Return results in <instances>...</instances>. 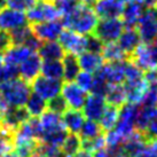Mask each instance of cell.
Here are the masks:
<instances>
[{
  "instance_id": "484cf974",
  "label": "cell",
  "mask_w": 157,
  "mask_h": 157,
  "mask_svg": "<svg viewBox=\"0 0 157 157\" xmlns=\"http://www.w3.org/2000/svg\"><path fill=\"white\" fill-rule=\"evenodd\" d=\"M39 123L43 130V134L64 128L62 124L61 115L49 111V110H46L41 116H39Z\"/></svg>"
},
{
  "instance_id": "f907efd6",
  "label": "cell",
  "mask_w": 157,
  "mask_h": 157,
  "mask_svg": "<svg viewBox=\"0 0 157 157\" xmlns=\"http://www.w3.org/2000/svg\"><path fill=\"white\" fill-rule=\"evenodd\" d=\"M53 157H70V156H68V155H67L66 153H63L62 150H60L59 153L55 154V155H54V156H53Z\"/></svg>"
},
{
  "instance_id": "ba28073f",
  "label": "cell",
  "mask_w": 157,
  "mask_h": 157,
  "mask_svg": "<svg viewBox=\"0 0 157 157\" xmlns=\"http://www.w3.org/2000/svg\"><path fill=\"white\" fill-rule=\"evenodd\" d=\"M31 30L36 38H38L40 41H56L62 31L64 30V25L61 20H56L32 24Z\"/></svg>"
},
{
  "instance_id": "11a10c76",
  "label": "cell",
  "mask_w": 157,
  "mask_h": 157,
  "mask_svg": "<svg viewBox=\"0 0 157 157\" xmlns=\"http://www.w3.org/2000/svg\"><path fill=\"white\" fill-rule=\"evenodd\" d=\"M6 7V0H0V10Z\"/></svg>"
},
{
  "instance_id": "74e56055",
  "label": "cell",
  "mask_w": 157,
  "mask_h": 157,
  "mask_svg": "<svg viewBox=\"0 0 157 157\" xmlns=\"http://www.w3.org/2000/svg\"><path fill=\"white\" fill-rule=\"evenodd\" d=\"M75 80H76L75 83L77 84L79 87L87 93V92H91L92 86H93L94 74H90V72H86V71H82V70H80Z\"/></svg>"
},
{
  "instance_id": "e575fe53",
  "label": "cell",
  "mask_w": 157,
  "mask_h": 157,
  "mask_svg": "<svg viewBox=\"0 0 157 157\" xmlns=\"http://www.w3.org/2000/svg\"><path fill=\"white\" fill-rule=\"evenodd\" d=\"M8 33L9 37H10L12 45H16V46H20V45L24 46L25 43L28 41V39L33 35L30 25H26L23 26V28H20V29H16V30H13L8 32Z\"/></svg>"
},
{
  "instance_id": "8d00e7d4",
  "label": "cell",
  "mask_w": 157,
  "mask_h": 157,
  "mask_svg": "<svg viewBox=\"0 0 157 157\" xmlns=\"http://www.w3.org/2000/svg\"><path fill=\"white\" fill-rule=\"evenodd\" d=\"M82 148L91 154H94V153H96V151L101 150V149L105 148V134L99 135V136H96L94 139L84 140V141H82Z\"/></svg>"
},
{
  "instance_id": "cb8c5ba5",
  "label": "cell",
  "mask_w": 157,
  "mask_h": 157,
  "mask_svg": "<svg viewBox=\"0 0 157 157\" xmlns=\"http://www.w3.org/2000/svg\"><path fill=\"white\" fill-rule=\"evenodd\" d=\"M107 105L121 108L126 103V91L123 84H113L109 85L105 95Z\"/></svg>"
},
{
  "instance_id": "7c38bea8",
  "label": "cell",
  "mask_w": 157,
  "mask_h": 157,
  "mask_svg": "<svg viewBox=\"0 0 157 157\" xmlns=\"http://www.w3.org/2000/svg\"><path fill=\"white\" fill-rule=\"evenodd\" d=\"M29 118H30V115L28 113L24 107H8V109L2 115L0 122L2 127L12 132H15L16 128L24 124Z\"/></svg>"
},
{
  "instance_id": "db71d44e",
  "label": "cell",
  "mask_w": 157,
  "mask_h": 157,
  "mask_svg": "<svg viewBox=\"0 0 157 157\" xmlns=\"http://www.w3.org/2000/svg\"><path fill=\"white\" fill-rule=\"evenodd\" d=\"M113 157H131V156H128V155H126V154H124V153H119V154H116V155Z\"/></svg>"
},
{
  "instance_id": "9a60e30c",
  "label": "cell",
  "mask_w": 157,
  "mask_h": 157,
  "mask_svg": "<svg viewBox=\"0 0 157 157\" xmlns=\"http://www.w3.org/2000/svg\"><path fill=\"white\" fill-rule=\"evenodd\" d=\"M43 60L40 59L37 52H33L30 56L18 66V76L24 82L30 84L35 78L40 75Z\"/></svg>"
},
{
  "instance_id": "1f68e13d",
  "label": "cell",
  "mask_w": 157,
  "mask_h": 157,
  "mask_svg": "<svg viewBox=\"0 0 157 157\" xmlns=\"http://www.w3.org/2000/svg\"><path fill=\"white\" fill-rule=\"evenodd\" d=\"M101 134H103V131H102L101 126L99 125V123L94 122V121H90V119L84 122L83 126H82V128H80V131L78 133L82 141L94 139V138H96V136H99Z\"/></svg>"
},
{
  "instance_id": "4fadbf2b",
  "label": "cell",
  "mask_w": 157,
  "mask_h": 157,
  "mask_svg": "<svg viewBox=\"0 0 157 157\" xmlns=\"http://www.w3.org/2000/svg\"><path fill=\"white\" fill-rule=\"evenodd\" d=\"M125 61L121 62H108L101 67L100 69L95 72L100 77L105 79L109 85L113 84H123L125 79L124 69H125Z\"/></svg>"
},
{
  "instance_id": "7dc6e473",
  "label": "cell",
  "mask_w": 157,
  "mask_h": 157,
  "mask_svg": "<svg viewBox=\"0 0 157 157\" xmlns=\"http://www.w3.org/2000/svg\"><path fill=\"white\" fill-rule=\"evenodd\" d=\"M71 157H93V154L88 153V151H86V150L82 149V150L77 151L76 154H74Z\"/></svg>"
},
{
  "instance_id": "d6986e66",
  "label": "cell",
  "mask_w": 157,
  "mask_h": 157,
  "mask_svg": "<svg viewBox=\"0 0 157 157\" xmlns=\"http://www.w3.org/2000/svg\"><path fill=\"white\" fill-rule=\"evenodd\" d=\"M144 12V8L140 1H130V2L124 4L123 13L121 16L124 26L125 28H135Z\"/></svg>"
},
{
  "instance_id": "8fae6325",
  "label": "cell",
  "mask_w": 157,
  "mask_h": 157,
  "mask_svg": "<svg viewBox=\"0 0 157 157\" xmlns=\"http://www.w3.org/2000/svg\"><path fill=\"white\" fill-rule=\"evenodd\" d=\"M26 14L5 7L0 10V29L7 32L28 25Z\"/></svg>"
},
{
  "instance_id": "c3c4849f",
  "label": "cell",
  "mask_w": 157,
  "mask_h": 157,
  "mask_svg": "<svg viewBox=\"0 0 157 157\" xmlns=\"http://www.w3.org/2000/svg\"><path fill=\"white\" fill-rule=\"evenodd\" d=\"M93 157H113V156L105 150V148H103V149H101V150H99V151H96V153L93 154Z\"/></svg>"
},
{
  "instance_id": "816d5d0a",
  "label": "cell",
  "mask_w": 157,
  "mask_h": 157,
  "mask_svg": "<svg viewBox=\"0 0 157 157\" xmlns=\"http://www.w3.org/2000/svg\"><path fill=\"white\" fill-rule=\"evenodd\" d=\"M2 68H4V59H2V53H0V75H1Z\"/></svg>"
},
{
  "instance_id": "5b68a950",
  "label": "cell",
  "mask_w": 157,
  "mask_h": 157,
  "mask_svg": "<svg viewBox=\"0 0 157 157\" xmlns=\"http://www.w3.org/2000/svg\"><path fill=\"white\" fill-rule=\"evenodd\" d=\"M139 105H133L126 102L119 108V117L116 126L113 130L117 132L124 140L135 131V118L139 110Z\"/></svg>"
},
{
  "instance_id": "3957f363",
  "label": "cell",
  "mask_w": 157,
  "mask_h": 157,
  "mask_svg": "<svg viewBox=\"0 0 157 157\" xmlns=\"http://www.w3.org/2000/svg\"><path fill=\"white\" fill-rule=\"evenodd\" d=\"M26 18L28 22L31 24H37V23L60 20L61 15L57 9L56 4L49 0H45V1H37L26 12Z\"/></svg>"
},
{
  "instance_id": "ee69618b",
  "label": "cell",
  "mask_w": 157,
  "mask_h": 157,
  "mask_svg": "<svg viewBox=\"0 0 157 157\" xmlns=\"http://www.w3.org/2000/svg\"><path fill=\"white\" fill-rule=\"evenodd\" d=\"M146 44H147V43H146ZM147 45H148L150 56H151L154 63H155V66H156V68H157V37L154 40H151L150 43H148Z\"/></svg>"
},
{
  "instance_id": "7bdbcfd3",
  "label": "cell",
  "mask_w": 157,
  "mask_h": 157,
  "mask_svg": "<svg viewBox=\"0 0 157 157\" xmlns=\"http://www.w3.org/2000/svg\"><path fill=\"white\" fill-rule=\"evenodd\" d=\"M12 46L10 37L7 31L0 30V53H4L7 48Z\"/></svg>"
},
{
  "instance_id": "4316f807",
  "label": "cell",
  "mask_w": 157,
  "mask_h": 157,
  "mask_svg": "<svg viewBox=\"0 0 157 157\" xmlns=\"http://www.w3.org/2000/svg\"><path fill=\"white\" fill-rule=\"evenodd\" d=\"M62 64H63V79L66 82H75L77 75L80 71L77 56L74 54L66 53L64 57L62 59Z\"/></svg>"
},
{
  "instance_id": "91938a15",
  "label": "cell",
  "mask_w": 157,
  "mask_h": 157,
  "mask_svg": "<svg viewBox=\"0 0 157 157\" xmlns=\"http://www.w3.org/2000/svg\"><path fill=\"white\" fill-rule=\"evenodd\" d=\"M0 125H1V122H0Z\"/></svg>"
},
{
  "instance_id": "52a82bcc",
  "label": "cell",
  "mask_w": 157,
  "mask_h": 157,
  "mask_svg": "<svg viewBox=\"0 0 157 157\" xmlns=\"http://www.w3.org/2000/svg\"><path fill=\"white\" fill-rule=\"evenodd\" d=\"M136 31L142 43H150L157 37V10L144 9L142 16L136 24Z\"/></svg>"
},
{
  "instance_id": "681fc988",
  "label": "cell",
  "mask_w": 157,
  "mask_h": 157,
  "mask_svg": "<svg viewBox=\"0 0 157 157\" xmlns=\"http://www.w3.org/2000/svg\"><path fill=\"white\" fill-rule=\"evenodd\" d=\"M79 4L86 5V6H93L96 2V0H77Z\"/></svg>"
},
{
  "instance_id": "f5cc1de1",
  "label": "cell",
  "mask_w": 157,
  "mask_h": 157,
  "mask_svg": "<svg viewBox=\"0 0 157 157\" xmlns=\"http://www.w3.org/2000/svg\"><path fill=\"white\" fill-rule=\"evenodd\" d=\"M1 157H18V156L15 153H8V154H6V155H4V156H1Z\"/></svg>"
},
{
  "instance_id": "f6af8a7d",
  "label": "cell",
  "mask_w": 157,
  "mask_h": 157,
  "mask_svg": "<svg viewBox=\"0 0 157 157\" xmlns=\"http://www.w3.org/2000/svg\"><path fill=\"white\" fill-rule=\"evenodd\" d=\"M144 9H155L157 7V0H140Z\"/></svg>"
},
{
  "instance_id": "5bb4252c",
  "label": "cell",
  "mask_w": 157,
  "mask_h": 157,
  "mask_svg": "<svg viewBox=\"0 0 157 157\" xmlns=\"http://www.w3.org/2000/svg\"><path fill=\"white\" fill-rule=\"evenodd\" d=\"M124 2L121 0H96L94 4V13L101 20L119 18L122 16Z\"/></svg>"
},
{
  "instance_id": "8992f818",
  "label": "cell",
  "mask_w": 157,
  "mask_h": 157,
  "mask_svg": "<svg viewBox=\"0 0 157 157\" xmlns=\"http://www.w3.org/2000/svg\"><path fill=\"white\" fill-rule=\"evenodd\" d=\"M30 86L33 93L43 98L44 100L49 101L51 99L61 94L62 82L57 79L47 78L44 76H38L31 82Z\"/></svg>"
},
{
  "instance_id": "44dd1931",
  "label": "cell",
  "mask_w": 157,
  "mask_h": 157,
  "mask_svg": "<svg viewBox=\"0 0 157 157\" xmlns=\"http://www.w3.org/2000/svg\"><path fill=\"white\" fill-rule=\"evenodd\" d=\"M62 124L69 133L78 134L80 128L85 122V116L83 115L82 110L67 109L61 115Z\"/></svg>"
},
{
  "instance_id": "83f0119b",
  "label": "cell",
  "mask_w": 157,
  "mask_h": 157,
  "mask_svg": "<svg viewBox=\"0 0 157 157\" xmlns=\"http://www.w3.org/2000/svg\"><path fill=\"white\" fill-rule=\"evenodd\" d=\"M24 108L30 115V117L38 118L47 110V101L40 98L39 95H37L36 93H31Z\"/></svg>"
},
{
  "instance_id": "7a4b0ae2",
  "label": "cell",
  "mask_w": 157,
  "mask_h": 157,
  "mask_svg": "<svg viewBox=\"0 0 157 157\" xmlns=\"http://www.w3.org/2000/svg\"><path fill=\"white\" fill-rule=\"evenodd\" d=\"M31 93L30 84L21 78L0 84V95L8 107H24Z\"/></svg>"
},
{
  "instance_id": "6da1fadb",
  "label": "cell",
  "mask_w": 157,
  "mask_h": 157,
  "mask_svg": "<svg viewBox=\"0 0 157 157\" xmlns=\"http://www.w3.org/2000/svg\"><path fill=\"white\" fill-rule=\"evenodd\" d=\"M64 28L79 35L87 36L92 35L99 22V17L96 16L91 6L78 4L72 13L61 18Z\"/></svg>"
},
{
  "instance_id": "680465c9",
  "label": "cell",
  "mask_w": 157,
  "mask_h": 157,
  "mask_svg": "<svg viewBox=\"0 0 157 157\" xmlns=\"http://www.w3.org/2000/svg\"><path fill=\"white\" fill-rule=\"evenodd\" d=\"M36 1H45V0H36Z\"/></svg>"
},
{
  "instance_id": "e0dca14e",
  "label": "cell",
  "mask_w": 157,
  "mask_h": 157,
  "mask_svg": "<svg viewBox=\"0 0 157 157\" xmlns=\"http://www.w3.org/2000/svg\"><path fill=\"white\" fill-rule=\"evenodd\" d=\"M148 142L147 138L142 132L135 130L130 136L124 140L122 144V153L126 154L131 157H138L142 153L146 144Z\"/></svg>"
},
{
  "instance_id": "ffe728a7",
  "label": "cell",
  "mask_w": 157,
  "mask_h": 157,
  "mask_svg": "<svg viewBox=\"0 0 157 157\" xmlns=\"http://www.w3.org/2000/svg\"><path fill=\"white\" fill-rule=\"evenodd\" d=\"M32 51L29 49L28 47L20 45H12L9 48H7L4 53H2V59H4V64H9V66L18 67L24 60L32 54Z\"/></svg>"
},
{
  "instance_id": "d4e9b609",
  "label": "cell",
  "mask_w": 157,
  "mask_h": 157,
  "mask_svg": "<svg viewBox=\"0 0 157 157\" xmlns=\"http://www.w3.org/2000/svg\"><path fill=\"white\" fill-rule=\"evenodd\" d=\"M157 117V107L139 105V110L135 118V130L144 133L154 118Z\"/></svg>"
},
{
  "instance_id": "f1b7e54d",
  "label": "cell",
  "mask_w": 157,
  "mask_h": 157,
  "mask_svg": "<svg viewBox=\"0 0 157 157\" xmlns=\"http://www.w3.org/2000/svg\"><path fill=\"white\" fill-rule=\"evenodd\" d=\"M118 117H119V108L107 105L105 111H103L102 116H101V118L99 119L98 123H99V125L102 128V131L108 132L116 126Z\"/></svg>"
},
{
  "instance_id": "9c48e42d",
  "label": "cell",
  "mask_w": 157,
  "mask_h": 157,
  "mask_svg": "<svg viewBox=\"0 0 157 157\" xmlns=\"http://www.w3.org/2000/svg\"><path fill=\"white\" fill-rule=\"evenodd\" d=\"M61 96L70 109L82 110L87 98V93L75 82H64V84H62Z\"/></svg>"
},
{
  "instance_id": "4dcf8cb0",
  "label": "cell",
  "mask_w": 157,
  "mask_h": 157,
  "mask_svg": "<svg viewBox=\"0 0 157 157\" xmlns=\"http://www.w3.org/2000/svg\"><path fill=\"white\" fill-rule=\"evenodd\" d=\"M101 55L103 57V60L108 62H121L128 60L126 54L121 49L117 43H108L103 45Z\"/></svg>"
},
{
  "instance_id": "30bf717a",
  "label": "cell",
  "mask_w": 157,
  "mask_h": 157,
  "mask_svg": "<svg viewBox=\"0 0 157 157\" xmlns=\"http://www.w3.org/2000/svg\"><path fill=\"white\" fill-rule=\"evenodd\" d=\"M59 43L64 49V52L74 54L76 56L86 52V36L79 35L68 29L62 31L59 37Z\"/></svg>"
},
{
  "instance_id": "836d02e7",
  "label": "cell",
  "mask_w": 157,
  "mask_h": 157,
  "mask_svg": "<svg viewBox=\"0 0 157 157\" xmlns=\"http://www.w3.org/2000/svg\"><path fill=\"white\" fill-rule=\"evenodd\" d=\"M14 149V132L0 125V157Z\"/></svg>"
},
{
  "instance_id": "60d3db41",
  "label": "cell",
  "mask_w": 157,
  "mask_h": 157,
  "mask_svg": "<svg viewBox=\"0 0 157 157\" xmlns=\"http://www.w3.org/2000/svg\"><path fill=\"white\" fill-rule=\"evenodd\" d=\"M103 45L105 44L99 38H96L93 33L86 36V52L101 54L103 49Z\"/></svg>"
},
{
  "instance_id": "6f0895ef",
  "label": "cell",
  "mask_w": 157,
  "mask_h": 157,
  "mask_svg": "<svg viewBox=\"0 0 157 157\" xmlns=\"http://www.w3.org/2000/svg\"><path fill=\"white\" fill-rule=\"evenodd\" d=\"M49 1H52V2H54V4H59V2H61V1H63V0H49Z\"/></svg>"
},
{
  "instance_id": "6125c7cd",
  "label": "cell",
  "mask_w": 157,
  "mask_h": 157,
  "mask_svg": "<svg viewBox=\"0 0 157 157\" xmlns=\"http://www.w3.org/2000/svg\"><path fill=\"white\" fill-rule=\"evenodd\" d=\"M0 30H1V29H0Z\"/></svg>"
},
{
  "instance_id": "d6a6232c",
  "label": "cell",
  "mask_w": 157,
  "mask_h": 157,
  "mask_svg": "<svg viewBox=\"0 0 157 157\" xmlns=\"http://www.w3.org/2000/svg\"><path fill=\"white\" fill-rule=\"evenodd\" d=\"M80 148H82V139L79 138L78 134H75V133H69L67 135L64 142L61 146L62 151L70 157L79 151Z\"/></svg>"
},
{
  "instance_id": "94428289",
  "label": "cell",
  "mask_w": 157,
  "mask_h": 157,
  "mask_svg": "<svg viewBox=\"0 0 157 157\" xmlns=\"http://www.w3.org/2000/svg\"><path fill=\"white\" fill-rule=\"evenodd\" d=\"M156 71H157V68H156Z\"/></svg>"
},
{
  "instance_id": "b9f144b4",
  "label": "cell",
  "mask_w": 157,
  "mask_h": 157,
  "mask_svg": "<svg viewBox=\"0 0 157 157\" xmlns=\"http://www.w3.org/2000/svg\"><path fill=\"white\" fill-rule=\"evenodd\" d=\"M144 134L148 141L149 140H157V117L151 121V123L147 127V130L144 132Z\"/></svg>"
},
{
  "instance_id": "f546056e",
  "label": "cell",
  "mask_w": 157,
  "mask_h": 157,
  "mask_svg": "<svg viewBox=\"0 0 157 157\" xmlns=\"http://www.w3.org/2000/svg\"><path fill=\"white\" fill-rule=\"evenodd\" d=\"M40 74L44 77L52 79L61 80L63 79V64L62 61L59 60H52V61H43Z\"/></svg>"
},
{
  "instance_id": "d590c367",
  "label": "cell",
  "mask_w": 157,
  "mask_h": 157,
  "mask_svg": "<svg viewBox=\"0 0 157 157\" xmlns=\"http://www.w3.org/2000/svg\"><path fill=\"white\" fill-rule=\"evenodd\" d=\"M140 105L157 107V82L147 83V90L144 92Z\"/></svg>"
},
{
  "instance_id": "9f6ffc18",
  "label": "cell",
  "mask_w": 157,
  "mask_h": 157,
  "mask_svg": "<svg viewBox=\"0 0 157 157\" xmlns=\"http://www.w3.org/2000/svg\"><path fill=\"white\" fill-rule=\"evenodd\" d=\"M121 1H123L124 4H126V2H130V1H140V0H121Z\"/></svg>"
},
{
  "instance_id": "7402d4cb",
  "label": "cell",
  "mask_w": 157,
  "mask_h": 157,
  "mask_svg": "<svg viewBox=\"0 0 157 157\" xmlns=\"http://www.w3.org/2000/svg\"><path fill=\"white\" fill-rule=\"evenodd\" d=\"M37 53L43 61H62V59L66 55L64 49L62 48L59 41H41V45Z\"/></svg>"
},
{
  "instance_id": "2e32d148",
  "label": "cell",
  "mask_w": 157,
  "mask_h": 157,
  "mask_svg": "<svg viewBox=\"0 0 157 157\" xmlns=\"http://www.w3.org/2000/svg\"><path fill=\"white\" fill-rule=\"evenodd\" d=\"M105 107H107V102H105V98L95 95V94H91L86 98L82 113L85 116V118H87L90 121L99 122Z\"/></svg>"
},
{
  "instance_id": "ac0fdd59",
  "label": "cell",
  "mask_w": 157,
  "mask_h": 157,
  "mask_svg": "<svg viewBox=\"0 0 157 157\" xmlns=\"http://www.w3.org/2000/svg\"><path fill=\"white\" fill-rule=\"evenodd\" d=\"M116 43L118 44V46L121 47L123 52L126 54V56L130 60V57L135 51V48L138 47L142 41H141V38H140L139 33H138L135 28H125Z\"/></svg>"
},
{
  "instance_id": "603a6c76",
  "label": "cell",
  "mask_w": 157,
  "mask_h": 157,
  "mask_svg": "<svg viewBox=\"0 0 157 157\" xmlns=\"http://www.w3.org/2000/svg\"><path fill=\"white\" fill-rule=\"evenodd\" d=\"M79 68L82 71H86L90 74H95L101 67L105 64V60L101 54L91 52H84L79 54L78 56Z\"/></svg>"
},
{
  "instance_id": "277c9868",
  "label": "cell",
  "mask_w": 157,
  "mask_h": 157,
  "mask_svg": "<svg viewBox=\"0 0 157 157\" xmlns=\"http://www.w3.org/2000/svg\"><path fill=\"white\" fill-rule=\"evenodd\" d=\"M124 29L125 26L121 18H105L98 22L93 35L99 38L103 44L116 43Z\"/></svg>"
},
{
  "instance_id": "f35d334b",
  "label": "cell",
  "mask_w": 157,
  "mask_h": 157,
  "mask_svg": "<svg viewBox=\"0 0 157 157\" xmlns=\"http://www.w3.org/2000/svg\"><path fill=\"white\" fill-rule=\"evenodd\" d=\"M67 109H69V108L67 105L66 101L63 100V98L61 96V94L47 101V110H49V111L62 115Z\"/></svg>"
},
{
  "instance_id": "bcb514c9",
  "label": "cell",
  "mask_w": 157,
  "mask_h": 157,
  "mask_svg": "<svg viewBox=\"0 0 157 157\" xmlns=\"http://www.w3.org/2000/svg\"><path fill=\"white\" fill-rule=\"evenodd\" d=\"M8 109V105L5 102V100L2 99V96L0 95V119L2 117V115L5 113V111Z\"/></svg>"
},
{
  "instance_id": "ab89813d",
  "label": "cell",
  "mask_w": 157,
  "mask_h": 157,
  "mask_svg": "<svg viewBox=\"0 0 157 157\" xmlns=\"http://www.w3.org/2000/svg\"><path fill=\"white\" fill-rule=\"evenodd\" d=\"M36 2V0H6V7L25 13Z\"/></svg>"
}]
</instances>
